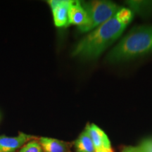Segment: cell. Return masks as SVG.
Here are the masks:
<instances>
[{
	"instance_id": "cell-1",
	"label": "cell",
	"mask_w": 152,
	"mask_h": 152,
	"mask_svg": "<svg viewBox=\"0 0 152 152\" xmlns=\"http://www.w3.org/2000/svg\"><path fill=\"white\" fill-rule=\"evenodd\" d=\"M128 25L116 13L109 20L83 38L74 47L72 55L83 59L96 58L118 39Z\"/></svg>"
},
{
	"instance_id": "cell-2",
	"label": "cell",
	"mask_w": 152,
	"mask_h": 152,
	"mask_svg": "<svg viewBox=\"0 0 152 152\" xmlns=\"http://www.w3.org/2000/svg\"><path fill=\"white\" fill-rule=\"evenodd\" d=\"M152 52V26L132 28L107 56V60L115 63L137 58Z\"/></svg>"
},
{
	"instance_id": "cell-3",
	"label": "cell",
	"mask_w": 152,
	"mask_h": 152,
	"mask_svg": "<svg viewBox=\"0 0 152 152\" xmlns=\"http://www.w3.org/2000/svg\"><path fill=\"white\" fill-rule=\"evenodd\" d=\"M82 4L88 14L89 21L86 26L79 30L81 33L91 32L113 17L121 9L109 1H91Z\"/></svg>"
},
{
	"instance_id": "cell-4",
	"label": "cell",
	"mask_w": 152,
	"mask_h": 152,
	"mask_svg": "<svg viewBox=\"0 0 152 152\" xmlns=\"http://www.w3.org/2000/svg\"><path fill=\"white\" fill-rule=\"evenodd\" d=\"M47 2L52 9L55 26L57 28L69 26V0H49Z\"/></svg>"
},
{
	"instance_id": "cell-5",
	"label": "cell",
	"mask_w": 152,
	"mask_h": 152,
	"mask_svg": "<svg viewBox=\"0 0 152 152\" xmlns=\"http://www.w3.org/2000/svg\"><path fill=\"white\" fill-rule=\"evenodd\" d=\"M33 136L25 134L23 132H19L16 137L0 136V152L16 151L28 142L33 140Z\"/></svg>"
},
{
	"instance_id": "cell-6",
	"label": "cell",
	"mask_w": 152,
	"mask_h": 152,
	"mask_svg": "<svg viewBox=\"0 0 152 152\" xmlns=\"http://www.w3.org/2000/svg\"><path fill=\"white\" fill-rule=\"evenodd\" d=\"M69 21L70 24L75 25L82 29L88 23L89 18L86 10L83 4L77 0H71L69 2Z\"/></svg>"
},
{
	"instance_id": "cell-7",
	"label": "cell",
	"mask_w": 152,
	"mask_h": 152,
	"mask_svg": "<svg viewBox=\"0 0 152 152\" xmlns=\"http://www.w3.org/2000/svg\"><path fill=\"white\" fill-rule=\"evenodd\" d=\"M85 129L90 134L95 149H111V142L109 137L99 127L95 124H88Z\"/></svg>"
},
{
	"instance_id": "cell-8",
	"label": "cell",
	"mask_w": 152,
	"mask_h": 152,
	"mask_svg": "<svg viewBox=\"0 0 152 152\" xmlns=\"http://www.w3.org/2000/svg\"><path fill=\"white\" fill-rule=\"evenodd\" d=\"M44 152H71V144L54 138L40 137L39 139Z\"/></svg>"
},
{
	"instance_id": "cell-9",
	"label": "cell",
	"mask_w": 152,
	"mask_h": 152,
	"mask_svg": "<svg viewBox=\"0 0 152 152\" xmlns=\"http://www.w3.org/2000/svg\"><path fill=\"white\" fill-rule=\"evenodd\" d=\"M75 147L77 152H95L94 144L86 129L80 134L75 142Z\"/></svg>"
},
{
	"instance_id": "cell-10",
	"label": "cell",
	"mask_w": 152,
	"mask_h": 152,
	"mask_svg": "<svg viewBox=\"0 0 152 152\" xmlns=\"http://www.w3.org/2000/svg\"><path fill=\"white\" fill-rule=\"evenodd\" d=\"M18 152H44L40 144L37 140H31L20 148Z\"/></svg>"
},
{
	"instance_id": "cell-11",
	"label": "cell",
	"mask_w": 152,
	"mask_h": 152,
	"mask_svg": "<svg viewBox=\"0 0 152 152\" xmlns=\"http://www.w3.org/2000/svg\"><path fill=\"white\" fill-rule=\"evenodd\" d=\"M132 152H152V139L142 141L137 147H128Z\"/></svg>"
},
{
	"instance_id": "cell-12",
	"label": "cell",
	"mask_w": 152,
	"mask_h": 152,
	"mask_svg": "<svg viewBox=\"0 0 152 152\" xmlns=\"http://www.w3.org/2000/svg\"><path fill=\"white\" fill-rule=\"evenodd\" d=\"M95 152H113V149H98L96 150Z\"/></svg>"
},
{
	"instance_id": "cell-13",
	"label": "cell",
	"mask_w": 152,
	"mask_h": 152,
	"mask_svg": "<svg viewBox=\"0 0 152 152\" xmlns=\"http://www.w3.org/2000/svg\"><path fill=\"white\" fill-rule=\"evenodd\" d=\"M122 152H132L129 149V147H125L124 149H123V151Z\"/></svg>"
}]
</instances>
